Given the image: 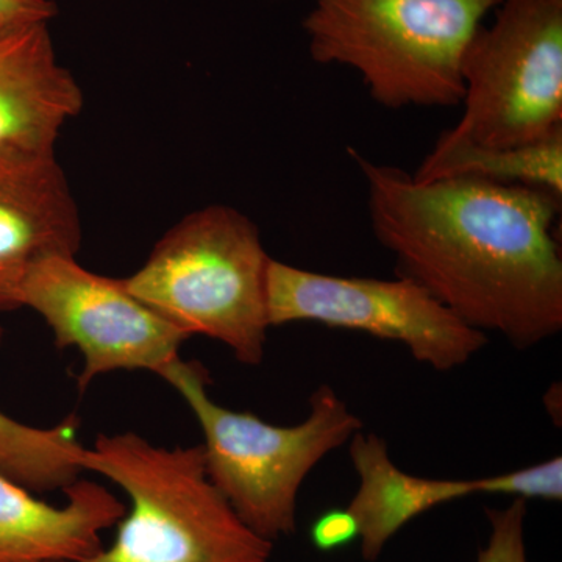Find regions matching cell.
<instances>
[{"mask_svg": "<svg viewBox=\"0 0 562 562\" xmlns=\"http://www.w3.org/2000/svg\"><path fill=\"white\" fill-rule=\"evenodd\" d=\"M397 276L475 330L528 350L562 330L561 195L475 179L420 183L349 149Z\"/></svg>", "mask_w": 562, "mask_h": 562, "instance_id": "6da1fadb", "label": "cell"}, {"mask_svg": "<svg viewBox=\"0 0 562 562\" xmlns=\"http://www.w3.org/2000/svg\"><path fill=\"white\" fill-rule=\"evenodd\" d=\"M501 0H313L303 20L317 65L360 74L376 103L454 106L462 60Z\"/></svg>", "mask_w": 562, "mask_h": 562, "instance_id": "7a4b0ae2", "label": "cell"}, {"mask_svg": "<svg viewBox=\"0 0 562 562\" xmlns=\"http://www.w3.org/2000/svg\"><path fill=\"white\" fill-rule=\"evenodd\" d=\"M128 495L109 549L72 562H268L273 543L244 525L211 483L202 446H154L136 432L101 435L81 454Z\"/></svg>", "mask_w": 562, "mask_h": 562, "instance_id": "3957f363", "label": "cell"}, {"mask_svg": "<svg viewBox=\"0 0 562 562\" xmlns=\"http://www.w3.org/2000/svg\"><path fill=\"white\" fill-rule=\"evenodd\" d=\"M272 258L241 211L211 205L188 214L155 244L125 288L188 338L216 339L246 366L261 364Z\"/></svg>", "mask_w": 562, "mask_h": 562, "instance_id": "277c9868", "label": "cell"}, {"mask_svg": "<svg viewBox=\"0 0 562 562\" xmlns=\"http://www.w3.org/2000/svg\"><path fill=\"white\" fill-rule=\"evenodd\" d=\"M162 379L201 424L211 483L249 530L272 543L297 530L299 491L310 472L362 430L360 417L327 384L313 392L305 420L279 427L213 402L209 373L198 362L179 358Z\"/></svg>", "mask_w": 562, "mask_h": 562, "instance_id": "5b68a950", "label": "cell"}, {"mask_svg": "<svg viewBox=\"0 0 562 562\" xmlns=\"http://www.w3.org/2000/svg\"><path fill=\"white\" fill-rule=\"evenodd\" d=\"M464 106L449 138L483 147L562 131V0H501L462 60Z\"/></svg>", "mask_w": 562, "mask_h": 562, "instance_id": "8992f818", "label": "cell"}, {"mask_svg": "<svg viewBox=\"0 0 562 562\" xmlns=\"http://www.w3.org/2000/svg\"><path fill=\"white\" fill-rule=\"evenodd\" d=\"M271 327L316 322L401 342L414 360L438 372L468 364L487 346L486 333L454 316L413 280L364 279L305 271L271 260L268 272Z\"/></svg>", "mask_w": 562, "mask_h": 562, "instance_id": "52a82bcc", "label": "cell"}, {"mask_svg": "<svg viewBox=\"0 0 562 562\" xmlns=\"http://www.w3.org/2000/svg\"><path fill=\"white\" fill-rule=\"evenodd\" d=\"M18 306L49 325L58 349L83 353L80 391L113 371H150L162 379L188 336L125 288L124 279L88 271L72 255L41 258L25 273Z\"/></svg>", "mask_w": 562, "mask_h": 562, "instance_id": "ba28073f", "label": "cell"}, {"mask_svg": "<svg viewBox=\"0 0 562 562\" xmlns=\"http://www.w3.org/2000/svg\"><path fill=\"white\" fill-rule=\"evenodd\" d=\"M79 205L55 149L0 146V312L18 306L29 269L50 255L77 257Z\"/></svg>", "mask_w": 562, "mask_h": 562, "instance_id": "9c48e42d", "label": "cell"}, {"mask_svg": "<svg viewBox=\"0 0 562 562\" xmlns=\"http://www.w3.org/2000/svg\"><path fill=\"white\" fill-rule=\"evenodd\" d=\"M83 109V92L58 60L49 22L0 27V146L55 149Z\"/></svg>", "mask_w": 562, "mask_h": 562, "instance_id": "30bf717a", "label": "cell"}, {"mask_svg": "<svg viewBox=\"0 0 562 562\" xmlns=\"http://www.w3.org/2000/svg\"><path fill=\"white\" fill-rule=\"evenodd\" d=\"M61 506L0 476V562H72L102 549V531L125 516L101 484L79 480Z\"/></svg>", "mask_w": 562, "mask_h": 562, "instance_id": "8fae6325", "label": "cell"}, {"mask_svg": "<svg viewBox=\"0 0 562 562\" xmlns=\"http://www.w3.org/2000/svg\"><path fill=\"white\" fill-rule=\"evenodd\" d=\"M349 453L360 487L347 509L357 520L361 557L368 562L379 560L387 542L416 517L475 495L472 480H431L403 472L375 432H355Z\"/></svg>", "mask_w": 562, "mask_h": 562, "instance_id": "7c38bea8", "label": "cell"}, {"mask_svg": "<svg viewBox=\"0 0 562 562\" xmlns=\"http://www.w3.org/2000/svg\"><path fill=\"white\" fill-rule=\"evenodd\" d=\"M413 179H475L505 187L536 188L562 198V131L538 143L483 147L441 135Z\"/></svg>", "mask_w": 562, "mask_h": 562, "instance_id": "4fadbf2b", "label": "cell"}, {"mask_svg": "<svg viewBox=\"0 0 562 562\" xmlns=\"http://www.w3.org/2000/svg\"><path fill=\"white\" fill-rule=\"evenodd\" d=\"M2 336L0 327V342ZM76 431L72 417L54 428H38L0 412V476L32 494L68 490L83 472L85 446Z\"/></svg>", "mask_w": 562, "mask_h": 562, "instance_id": "5bb4252c", "label": "cell"}, {"mask_svg": "<svg viewBox=\"0 0 562 562\" xmlns=\"http://www.w3.org/2000/svg\"><path fill=\"white\" fill-rule=\"evenodd\" d=\"M473 494H505L522 501H562V458L553 457L530 468L473 479Z\"/></svg>", "mask_w": 562, "mask_h": 562, "instance_id": "9a60e30c", "label": "cell"}, {"mask_svg": "<svg viewBox=\"0 0 562 562\" xmlns=\"http://www.w3.org/2000/svg\"><path fill=\"white\" fill-rule=\"evenodd\" d=\"M490 539L476 562H528L525 547L527 501L514 498L505 508H486Z\"/></svg>", "mask_w": 562, "mask_h": 562, "instance_id": "2e32d148", "label": "cell"}, {"mask_svg": "<svg viewBox=\"0 0 562 562\" xmlns=\"http://www.w3.org/2000/svg\"><path fill=\"white\" fill-rule=\"evenodd\" d=\"M310 536L321 552H335L357 541L360 530L349 509H330L314 520Z\"/></svg>", "mask_w": 562, "mask_h": 562, "instance_id": "e0dca14e", "label": "cell"}, {"mask_svg": "<svg viewBox=\"0 0 562 562\" xmlns=\"http://www.w3.org/2000/svg\"><path fill=\"white\" fill-rule=\"evenodd\" d=\"M55 14L57 5L52 0H0V27L49 22Z\"/></svg>", "mask_w": 562, "mask_h": 562, "instance_id": "ac0fdd59", "label": "cell"}]
</instances>
